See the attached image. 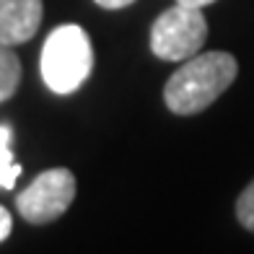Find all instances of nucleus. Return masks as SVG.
I'll list each match as a JSON object with an SVG mask.
<instances>
[{
  "instance_id": "obj_1",
  "label": "nucleus",
  "mask_w": 254,
  "mask_h": 254,
  "mask_svg": "<svg viewBox=\"0 0 254 254\" xmlns=\"http://www.w3.org/2000/svg\"><path fill=\"white\" fill-rule=\"evenodd\" d=\"M239 63L228 52H197L190 60H184L182 67L166 80L164 101L169 112L179 117L205 112L215 99H221L223 91L236 80Z\"/></svg>"
},
{
  "instance_id": "obj_2",
  "label": "nucleus",
  "mask_w": 254,
  "mask_h": 254,
  "mask_svg": "<svg viewBox=\"0 0 254 254\" xmlns=\"http://www.w3.org/2000/svg\"><path fill=\"white\" fill-rule=\"evenodd\" d=\"M39 70L50 91L67 96L78 91L94 70V47L83 26L63 24L50 31L42 47Z\"/></svg>"
},
{
  "instance_id": "obj_3",
  "label": "nucleus",
  "mask_w": 254,
  "mask_h": 254,
  "mask_svg": "<svg viewBox=\"0 0 254 254\" xmlns=\"http://www.w3.org/2000/svg\"><path fill=\"white\" fill-rule=\"evenodd\" d=\"M207 39V21L202 8L171 5L151 26V52L166 63H184L194 57Z\"/></svg>"
},
{
  "instance_id": "obj_4",
  "label": "nucleus",
  "mask_w": 254,
  "mask_h": 254,
  "mask_svg": "<svg viewBox=\"0 0 254 254\" xmlns=\"http://www.w3.org/2000/svg\"><path fill=\"white\" fill-rule=\"evenodd\" d=\"M75 200V177L70 169H47L24 192L16 194V207L26 223H52Z\"/></svg>"
},
{
  "instance_id": "obj_5",
  "label": "nucleus",
  "mask_w": 254,
  "mask_h": 254,
  "mask_svg": "<svg viewBox=\"0 0 254 254\" xmlns=\"http://www.w3.org/2000/svg\"><path fill=\"white\" fill-rule=\"evenodd\" d=\"M42 0H0V44L18 47L37 34L42 24Z\"/></svg>"
},
{
  "instance_id": "obj_6",
  "label": "nucleus",
  "mask_w": 254,
  "mask_h": 254,
  "mask_svg": "<svg viewBox=\"0 0 254 254\" xmlns=\"http://www.w3.org/2000/svg\"><path fill=\"white\" fill-rule=\"evenodd\" d=\"M21 83V60L16 57L13 47L0 44V104L16 94Z\"/></svg>"
},
{
  "instance_id": "obj_7",
  "label": "nucleus",
  "mask_w": 254,
  "mask_h": 254,
  "mask_svg": "<svg viewBox=\"0 0 254 254\" xmlns=\"http://www.w3.org/2000/svg\"><path fill=\"white\" fill-rule=\"evenodd\" d=\"M10 137H13V130L8 125H0V187L3 190H13L21 174V166L10 153Z\"/></svg>"
},
{
  "instance_id": "obj_8",
  "label": "nucleus",
  "mask_w": 254,
  "mask_h": 254,
  "mask_svg": "<svg viewBox=\"0 0 254 254\" xmlns=\"http://www.w3.org/2000/svg\"><path fill=\"white\" fill-rule=\"evenodd\" d=\"M236 218L247 231H254V179L244 187L236 200Z\"/></svg>"
},
{
  "instance_id": "obj_9",
  "label": "nucleus",
  "mask_w": 254,
  "mask_h": 254,
  "mask_svg": "<svg viewBox=\"0 0 254 254\" xmlns=\"http://www.w3.org/2000/svg\"><path fill=\"white\" fill-rule=\"evenodd\" d=\"M10 226H13V218H10V213L0 205V241H5L10 236Z\"/></svg>"
},
{
  "instance_id": "obj_10",
  "label": "nucleus",
  "mask_w": 254,
  "mask_h": 254,
  "mask_svg": "<svg viewBox=\"0 0 254 254\" xmlns=\"http://www.w3.org/2000/svg\"><path fill=\"white\" fill-rule=\"evenodd\" d=\"M96 3H99L101 8H107V10H120V8L132 5L135 0H96Z\"/></svg>"
},
{
  "instance_id": "obj_11",
  "label": "nucleus",
  "mask_w": 254,
  "mask_h": 254,
  "mask_svg": "<svg viewBox=\"0 0 254 254\" xmlns=\"http://www.w3.org/2000/svg\"><path fill=\"white\" fill-rule=\"evenodd\" d=\"M177 3H182V5H190V8H205V5L215 3V0H177Z\"/></svg>"
}]
</instances>
